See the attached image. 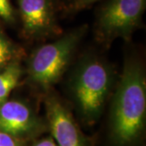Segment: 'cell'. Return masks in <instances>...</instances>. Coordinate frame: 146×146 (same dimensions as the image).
I'll list each match as a JSON object with an SVG mask.
<instances>
[{"label":"cell","instance_id":"1","mask_svg":"<svg viewBox=\"0 0 146 146\" xmlns=\"http://www.w3.org/2000/svg\"><path fill=\"white\" fill-rule=\"evenodd\" d=\"M146 77L141 63L125 61L110 113L109 136L112 146H136L145 129Z\"/></svg>","mask_w":146,"mask_h":146},{"label":"cell","instance_id":"2","mask_svg":"<svg viewBox=\"0 0 146 146\" xmlns=\"http://www.w3.org/2000/svg\"><path fill=\"white\" fill-rule=\"evenodd\" d=\"M115 74L108 63L96 57L84 58L73 73L71 89L84 123H95L114 87Z\"/></svg>","mask_w":146,"mask_h":146},{"label":"cell","instance_id":"3","mask_svg":"<svg viewBox=\"0 0 146 146\" xmlns=\"http://www.w3.org/2000/svg\"><path fill=\"white\" fill-rule=\"evenodd\" d=\"M85 30V26L80 27L56 41L37 48L28 62L29 81L44 90L57 83L68 68Z\"/></svg>","mask_w":146,"mask_h":146},{"label":"cell","instance_id":"4","mask_svg":"<svg viewBox=\"0 0 146 146\" xmlns=\"http://www.w3.org/2000/svg\"><path fill=\"white\" fill-rule=\"evenodd\" d=\"M146 0H106L98 8L96 19L97 36L109 43L116 38L129 39L140 26Z\"/></svg>","mask_w":146,"mask_h":146},{"label":"cell","instance_id":"5","mask_svg":"<svg viewBox=\"0 0 146 146\" xmlns=\"http://www.w3.org/2000/svg\"><path fill=\"white\" fill-rule=\"evenodd\" d=\"M47 129L46 121L25 102L10 100L0 104V131L27 142Z\"/></svg>","mask_w":146,"mask_h":146},{"label":"cell","instance_id":"6","mask_svg":"<svg viewBox=\"0 0 146 146\" xmlns=\"http://www.w3.org/2000/svg\"><path fill=\"white\" fill-rule=\"evenodd\" d=\"M46 123L58 146H89L68 107L54 96L46 100Z\"/></svg>","mask_w":146,"mask_h":146},{"label":"cell","instance_id":"7","mask_svg":"<svg viewBox=\"0 0 146 146\" xmlns=\"http://www.w3.org/2000/svg\"><path fill=\"white\" fill-rule=\"evenodd\" d=\"M23 32L30 38H42L58 33L53 0H17Z\"/></svg>","mask_w":146,"mask_h":146},{"label":"cell","instance_id":"8","mask_svg":"<svg viewBox=\"0 0 146 146\" xmlns=\"http://www.w3.org/2000/svg\"><path fill=\"white\" fill-rule=\"evenodd\" d=\"M23 71L19 63L12 61L0 71V104L7 101L20 82Z\"/></svg>","mask_w":146,"mask_h":146},{"label":"cell","instance_id":"9","mask_svg":"<svg viewBox=\"0 0 146 146\" xmlns=\"http://www.w3.org/2000/svg\"><path fill=\"white\" fill-rule=\"evenodd\" d=\"M16 50L5 34L0 31V68L13 61Z\"/></svg>","mask_w":146,"mask_h":146},{"label":"cell","instance_id":"10","mask_svg":"<svg viewBox=\"0 0 146 146\" xmlns=\"http://www.w3.org/2000/svg\"><path fill=\"white\" fill-rule=\"evenodd\" d=\"M0 17L9 23L15 21V11L11 0H0Z\"/></svg>","mask_w":146,"mask_h":146},{"label":"cell","instance_id":"11","mask_svg":"<svg viewBox=\"0 0 146 146\" xmlns=\"http://www.w3.org/2000/svg\"><path fill=\"white\" fill-rule=\"evenodd\" d=\"M26 141L0 131V146H25Z\"/></svg>","mask_w":146,"mask_h":146},{"label":"cell","instance_id":"12","mask_svg":"<svg viewBox=\"0 0 146 146\" xmlns=\"http://www.w3.org/2000/svg\"><path fill=\"white\" fill-rule=\"evenodd\" d=\"M100 0H74L72 4V9L75 11L83 10Z\"/></svg>","mask_w":146,"mask_h":146},{"label":"cell","instance_id":"13","mask_svg":"<svg viewBox=\"0 0 146 146\" xmlns=\"http://www.w3.org/2000/svg\"><path fill=\"white\" fill-rule=\"evenodd\" d=\"M31 146H58V145L52 137L48 136L36 141Z\"/></svg>","mask_w":146,"mask_h":146}]
</instances>
